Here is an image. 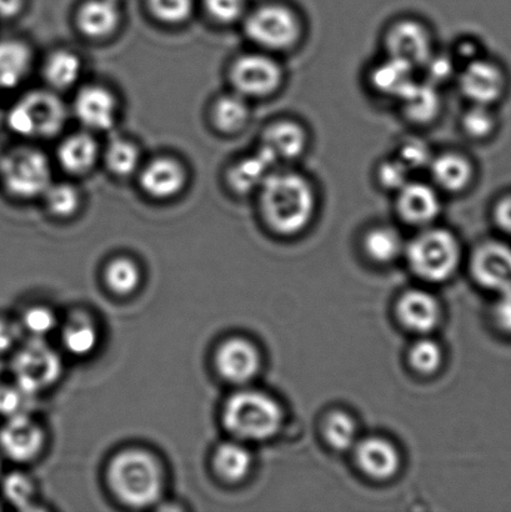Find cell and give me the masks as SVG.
Instances as JSON below:
<instances>
[{
	"label": "cell",
	"mask_w": 511,
	"mask_h": 512,
	"mask_svg": "<svg viewBox=\"0 0 511 512\" xmlns=\"http://www.w3.org/2000/svg\"><path fill=\"white\" fill-rule=\"evenodd\" d=\"M255 195L264 224L282 237L303 233L317 214V188L299 170L275 168Z\"/></svg>",
	"instance_id": "1"
},
{
	"label": "cell",
	"mask_w": 511,
	"mask_h": 512,
	"mask_svg": "<svg viewBox=\"0 0 511 512\" xmlns=\"http://www.w3.org/2000/svg\"><path fill=\"white\" fill-rule=\"evenodd\" d=\"M108 483L119 501L134 509L157 504L164 491V471L157 456L143 449L120 451L110 461Z\"/></svg>",
	"instance_id": "2"
},
{
	"label": "cell",
	"mask_w": 511,
	"mask_h": 512,
	"mask_svg": "<svg viewBox=\"0 0 511 512\" xmlns=\"http://www.w3.org/2000/svg\"><path fill=\"white\" fill-rule=\"evenodd\" d=\"M68 119L69 109L59 93L49 88L32 89L10 107L7 125L18 137L40 142L59 137Z\"/></svg>",
	"instance_id": "3"
},
{
	"label": "cell",
	"mask_w": 511,
	"mask_h": 512,
	"mask_svg": "<svg viewBox=\"0 0 511 512\" xmlns=\"http://www.w3.org/2000/svg\"><path fill=\"white\" fill-rule=\"evenodd\" d=\"M283 408L263 391L242 390L230 396L223 409V424L240 441L273 438L282 428Z\"/></svg>",
	"instance_id": "4"
},
{
	"label": "cell",
	"mask_w": 511,
	"mask_h": 512,
	"mask_svg": "<svg viewBox=\"0 0 511 512\" xmlns=\"http://www.w3.org/2000/svg\"><path fill=\"white\" fill-rule=\"evenodd\" d=\"M242 25L245 37L255 49L274 55L292 52L302 42L305 32L297 10L277 2L248 10Z\"/></svg>",
	"instance_id": "5"
},
{
	"label": "cell",
	"mask_w": 511,
	"mask_h": 512,
	"mask_svg": "<svg viewBox=\"0 0 511 512\" xmlns=\"http://www.w3.org/2000/svg\"><path fill=\"white\" fill-rule=\"evenodd\" d=\"M53 182V165L43 150L20 145L0 155V184L10 197L22 202L40 199Z\"/></svg>",
	"instance_id": "6"
},
{
	"label": "cell",
	"mask_w": 511,
	"mask_h": 512,
	"mask_svg": "<svg viewBox=\"0 0 511 512\" xmlns=\"http://www.w3.org/2000/svg\"><path fill=\"white\" fill-rule=\"evenodd\" d=\"M412 269L425 280L444 281L457 271L462 248L452 230L442 227L420 229L405 248Z\"/></svg>",
	"instance_id": "7"
},
{
	"label": "cell",
	"mask_w": 511,
	"mask_h": 512,
	"mask_svg": "<svg viewBox=\"0 0 511 512\" xmlns=\"http://www.w3.org/2000/svg\"><path fill=\"white\" fill-rule=\"evenodd\" d=\"M228 80L233 92L252 102L277 94L284 85L285 70L277 55L255 49L230 62Z\"/></svg>",
	"instance_id": "8"
},
{
	"label": "cell",
	"mask_w": 511,
	"mask_h": 512,
	"mask_svg": "<svg viewBox=\"0 0 511 512\" xmlns=\"http://www.w3.org/2000/svg\"><path fill=\"white\" fill-rule=\"evenodd\" d=\"M12 370L15 385L32 396L57 383L62 375V360L44 339L32 338L15 354Z\"/></svg>",
	"instance_id": "9"
},
{
	"label": "cell",
	"mask_w": 511,
	"mask_h": 512,
	"mask_svg": "<svg viewBox=\"0 0 511 512\" xmlns=\"http://www.w3.org/2000/svg\"><path fill=\"white\" fill-rule=\"evenodd\" d=\"M383 49L387 57L402 60L419 72L437 47L428 24L415 18H400L384 30Z\"/></svg>",
	"instance_id": "10"
},
{
	"label": "cell",
	"mask_w": 511,
	"mask_h": 512,
	"mask_svg": "<svg viewBox=\"0 0 511 512\" xmlns=\"http://www.w3.org/2000/svg\"><path fill=\"white\" fill-rule=\"evenodd\" d=\"M72 113L82 129L93 134L110 133L119 122L120 100L107 85L84 84L74 95Z\"/></svg>",
	"instance_id": "11"
},
{
	"label": "cell",
	"mask_w": 511,
	"mask_h": 512,
	"mask_svg": "<svg viewBox=\"0 0 511 512\" xmlns=\"http://www.w3.org/2000/svg\"><path fill=\"white\" fill-rule=\"evenodd\" d=\"M135 179L145 197L163 203L180 197L187 189L190 177L183 160L162 154L144 160Z\"/></svg>",
	"instance_id": "12"
},
{
	"label": "cell",
	"mask_w": 511,
	"mask_h": 512,
	"mask_svg": "<svg viewBox=\"0 0 511 512\" xmlns=\"http://www.w3.org/2000/svg\"><path fill=\"white\" fill-rule=\"evenodd\" d=\"M459 92L470 104L493 105L502 99L507 79L500 65L479 57L460 67L457 79Z\"/></svg>",
	"instance_id": "13"
},
{
	"label": "cell",
	"mask_w": 511,
	"mask_h": 512,
	"mask_svg": "<svg viewBox=\"0 0 511 512\" xmlns=\"http://www.w3.org/2000/svg\"><path fill=\"white\" fill-rule=\"evenodd\" d=\"M442 195L432 183L412 178L394 194L395 210L404 224L427 228L434 225L443 212Z\"/></svg>",
	"instance_id": "14"
},
{
	"label": "cell",
	"mask_w": 511,
	"mask_h": 512,
	"mask_svg": "<svg viewBox=\"0 0 511 512\" xmlns=\"http://www.w3.org/2000/svg\"><path fill=\"white\" fill-rule=\"evenodd\" d=\"M309 132L302 122L280 118L270 122L260 135L258 148L262 149L278 167H287L307 153Z\"/></svg>",
	"instance_id": "15"
},
{
	"label": "cell",
	"mask_w": 511,
	"mask_h": 512,
	"mask_svg": "<svg viewBox=\"0 0 511 512\" xmlns=\"http://www.w3.org/2000/svg\"><path fill=\"white\" fill-rule=\"evenodd\" d=\"M80 35L92 42H105L122 28L124 13L119 0H83L74 14Z\"/></svg>",
	"instance_id": "16"
},
{
	"label": "cell",
	"mask_w": 511,
	"mask_h": 512,
	"mask_svg": "<svg viewBox=\"0 0 511 512\" xmlns=\"http://www.w3.org/2000/svg\"><path fill=\"white\" fill-rule=\"evenodd\" d=\"M102 145L97 134L80 128L77 132L64 135L55 150V162L60 169L72 177H84L100 164Z\"/></svg>",
	"instance_id": "17"
},
{
	"label": "cell",
	"mask_w": 511,
	"mask_h": 512,
	"mask_svg": "<svg viewBox=\"0 0 511 512\" xmlns=\"http://www.w3.org/2000/svg\"><path fill=\"white\" fill-rule=\"evenodd\" d=\"M44 431L27 413L7 419L0 429V449L9 459L28 463L42 453Z\"/></svg>",
	"instance_id": "18"
},
{
	"label": "cell",
	"mask_w": 511,
	"mask_h": 512,
	"mask_svg": "<svg viewBox=\"0 0 511 512\" xmlns=\"http://www.w3.org/2000/svg\"><path fill=\"white\" fill-rule=\"evenodd\" d=\"M215 365L223 379L242 385L258 375L262 358L257 346L249 340L233 338L219 346Z\"/></svg>",
	"instance_id": "19"
},
{
	"label": "cell",
	"mask_w": 511,
	"mask_h": 512,
	"mask_svg": "<svg viewBox=\"0 0 511 512\" xmlns=\"http://www.w3.org/2000/svg\"><path fill=\"white\" fill-rule=\"evenodd\" d=\"M427 170L430 183L442 194H463L472 187L475 178L472 160L455 150L434 154Z\"/></svg>",
	"instance_id": "20"
},
{
	"label": "cell",
	"mask_w": 511,
	"mask_h": 512,
	"mask_svg": "<svg viewBox=\"0 0 511 512\" xmlns=\"http://www.w3.org/2000/svg\"><path fill=\"white\" fill-rule=\"evenodd\" d=\"M275 168L278 165L262 149L257 148L229 164L225 170V184L230 192L239 197L257 194Z\"/></svg>",
	"instance_id": "21"
},
{
	"label": "cell",
	"mask_w": 511,
	"mask_h": 512,
	"mask_svg": "<svg viewBox=\"0 0 511 512\" xmlns=\"http://www.w3.org/2000/svg\"><path fill=\"white\" fill-rule=\"evenodd\" d=\"M418 70L407 63L384 55L370 68L367 80L370 90L384 99L397 103L417 82Z\"/></svg>",
	"instance_id": "22"
},
{
	"label": "cell",
	"mask_w": 511,
	"mask_h": 512,
	"mask_svg": "<svg viewBox=\"0 0 511 512\" xmlns=\"http://www.w3.org/2000/svg\"><path fill=\"white\" fill-rule=\"evenodd\" d=\"M473 271L487 288L499 293L511 290V248L497 242L480 245L474 254Z\"/></svg>",
	"instance_id": "23"
},
{
	"label": "cell",
	"mask_w": 511,
	"mask_h": 512,
	"mask_svg": "<svg viewBox=\"0 0 511 512\" xmlns=\"http://www.w3.org/2000/svg\"><path fill=\"white\" fill-rule=\"evenodd\" d=\"M403 118L415 127H427L437 122L443 112L440 88L424 79H417L397 102Z\"/></svg>",
	"instance_id": "24"
},
{
	"label": "cell",
	"mask_w": 511,
	"mask_h": 512,
	"mask_svg": "<svg viewBox=\"0 0 511 512\" xmlns=\"http://www.w3.org/2000/svg\"><path fill=\"white\" fill-rule=\"evenodd\" d=\"M32 45L18 38L0 39V92L20 87L34 68Z\"/></svg>",
	"instance_id": "25"
},
{
	"label": "cell",
	"mask_w": 511,
	"mask_h": 512,
	"mask_svg": "<svg viewBox=\"0 0 511 512\" xmlns=\"http://www.w3.org/2000/svg\"><path fill=\"white\" fill-rule=\"evenodd\" d=\"M84 72L82 57L69 48L53 49L42 62V77L45 85L57 93L78 88Z\"/></svg>",
	"instance_id": "26"
},
{
	"label": "cell",
	"mask_w": 511,
	"mask_h": 512,
	"mask_svg": "<svg viewBox=\"0 0 511 512\" xmlns=\"http://www.w3.org/2000/svg\"><path fill=\"white\" fill-rule=\"evenodd\" d=\"M355 456L359 468L370 478L377 480L393 478L398 473L402 461L397 446L379 436L360 441Z\"/></svg>",
	"instance_id": "27"
},
{
	"label": "cell",
	"mask_w": 511,
	"mask_h": 512,
	"mask_svg": "<svg viewBox=\"0 0 511 512\" xmlns=\"http://www.w3.org/2000/svg\"><path fill=\"white\" fill-rule=\"evenodd\" d=\"M208 115L215 132L230 137L247 129L252 118V109L248 99L230 90L229 93L218 95L210 103Z\"/></svg>",
	"instance_id": "28"
},
{
	"label": "cell",
	"mask_w": 511,
	"mask_h": 512,
	"mask_svg": "<svg viewBox=\"0 0 511 512\" xmlns=\"http://www.w3.org/2000/svg\"><path fill=\"white\" fill-rule=\"evenodd\" d=\"M398 316L409 330L424 334L437 328L442 309L439 301L428 291L410 290L399 300Z\"/></svg>",
	"instance_id": "29"
},
{
	"label": "cell",
	"mask_w": 511,
	"mask_h": 512,
	"mask_svg": "<svg viewBox=\"0 0 511 512\" xmlns=\"http://www.w3.org/2000/svg\"><path fill=\"white\" fill-rule=\"evenodd\" d=\"M142 148L135 140L124 135H115L102 147L100 163L117 179L137 177L144 163Z\"/></svg>",
	"instance_id": "30"
},
{
	"label": "cell",
	"mask_w": 511,
	"mask_h": 512,
	"mask_svg": "<svg viewBox=\"0 0 511 512\" xmlns=\"http://www.w3.org/2000/svg\"><path fill=\"white\" fill-rule=\"evenodd\" d=\"M213 465L220 478L235 484L249 475L253 468V456L243 444L225 443L215 451Z\"/></svg>",
	"instance_id": "31"
},
{
	"label": "cell",
	"mask_w": 511,
	"mask_h": 512,
	"mask_svg": "<svg viewBox=\"0 0 511 512\" xmlns=\"http://www.w3.org/2000/svg\"><path fill=\"white\" fill-rule=\"evenodd\" d=\"M42 202L47 212L57 219L75 217L83 207L82 190L72 182H54L43 194Z\"/></svg>",
	"instance_id": "32"
},
{
	"label": "cell",
	"mask_w": 511,
	"mask_h": 512,
	"mask_svg": "<svg viewBox=\"0 0 511 512\" xmlns=\"http://www.w3.org/2000/svg\"><path fill=\"white\" fill-rule=\"evenodd\" d=\"M365 253L377 263H390L402 254L404 243L402 235L390 225H375L364 235Z\"/></svg>",
	"instance_id": "33"
},
{
	"label": "cell",
	"mask_w": 511,
	"mask_h": 512,
	"mask_svg": "<svg viewBox=\"0 0 511 512\" xmlns=\"http://www.w3.org/2000/svg\"><path fill=\"white\" fill-rule=\"evenodd\" d=\"M63 344L68 353L75 356L92 354L97 348L99 333L97 326L87 315H74L63 329Z\"/></svg>",
	"instance_id": "34"
},
{
	"label": "cell",
	"mask_w": 511,
	"mask_h": 512,
	"mask_svg": "<svg viewBox=\"0 0 511 512\" xmlns=\"http://www.w3.org/2000/svg\"><path fill=\"white\" fill-rule=\"evenodd\" d=\"M105 281L113 293L129 295L139 288L142 273L134 260L122 256L110 261L105 269Z\"/></svg>",
	"instance_id": "35"
},
{
	"label": "cell",
	"mask_w": 511,
	"mask_h": 512,
	"mask_svg": "<svg viewBox=\"0 0 511 512\" xmlns=\"http://www.w3.org/2000/svg\"><path fill=\"white\" fill-rule=\"evenodd\" d=\"M324 436L333 449L349 450L357 445V424L345 411H333L324 421Z\"/></svg>",
	"instance_id": "36"
},
{
	"label": "cell",
	"mask_w": 511,
	"mask_h": 512,
	"mask_svg": "<svg viewBox=\"0 0 511 512\" xmlns=\"http://www.w3.org/2000/svg\"><path fill=\"white\" fill-rule=\"evenodd\" d=\"M150 17L167 27H179L194 13L195 0H145Z\"/></svg>",
	"instance_id": "37"
},
{
	"label": "cell",
	"mask_w": 511,
	"mask_h": 512,
	"mask_svg": "<svg viewBox=\"0 0 511 512\" xmlns=\"http://www.w3.org/2000/svg\"><path fill=\"white\" fill-rule=\"evenodd\" d=\"M462 132L473 140L490 137L497 128V115L489 105L470 104L460 120Z\"/></svg>",
	"instance_id": "38"
},
{
	"label": "cell",
	"mask_w": 511,
	"mask_h": 512,
	"mask_svg": "<svg viewBox=\"0 0 511 512\" xmlns=\"http://www.w3.org/2000/svg\"><path fill=\"white\" fill-rule=\"evenodd\" d=\"M459 68V64L450 50L439 52L438 49H435L432 57L420 68L419 72L423 73L424 80L440 88L457 79Z\"/></svg>",
	"instance_id": "39"
},
{
	"label": "cell",
	"mask_w": 511,
	"mask_h": 512,
	"mask_svg": "<svg viewBox=\"0 0 511 512\" xmlns=\"http://www.w3.org/2000/svg\"><path fill=\"white\" fill-rule=\"evenodd\" d=\"M434 154L432 147L425 140L418 137H409L398 144L394 155L410 172L415 173L422 169H428Z\"/></svg>",
	"instance_id": "40"
},
{
	"label": "cell",
	"mask_w": 511,
	"mask_h": 512,
	"mask_svg": "<svg viewBox=\"0 0 511 512\" xmlns=\"http://www.w3.org/2000/svg\"><path fill=\"white\" fill-rule=\"evenodd\" d=\"M413 173L393 155L380 160L375 169V180L384 192L397 193L412 179Z\"/></svg>",
	"instance_id": "41"
},
{
	"label": "cell",
	"mask_w": 511,
	"mask_h": 512,
	"mask_svg": "<svg viewBox=\"0 0 511 512\" xmlns=\"http://www.w3.org/2000/svg\"><path fill=\"white\" fill-rule=\"evenodd\" d=\"M203 8L213 23L224 27L242 23L249 10L247 0H203Z\"/></svg>",
	"instance_id": "42"
},
{
	"label": "cell",
	"mask_w": 511,
	"mask_h": 512,
	"mask_svg": "<svg viewBox=\"0 0 511 512\" xmlns=\"http://www.w3.org/2000/svg\"><path fill=\"white\" fill-rule=\"evenodd\" d=\"M409 360L419 373L433 374L443 363V350L437 341L422 339L410 349Z\"/></svg>",
	"instance_id": "43"
},
{
	"label": "cell",
	"mask_w": 511,
	"mask_h": 512,
	"mask_svg": "<svg viewBox=\"0 0 511 512\" xmlns=\"http://www.w3.org/2000/svg\"><path fill=\"white\" fill-rule=\"evenodd\" d=\"M3 490L5 498L18 509L27 510L34 504V485L27 475L10 474L4 480Z\"/></svg>",
	"instance_id": "44"
},
{
	"label": "cell",
	"mask_w": 511,
	"mask_h": 512,
	"mask_svg": "<svg viewBox=\"0 0 511 512\" xmlns=\"http://www.w3.org/2000/svg\"><path fill=\"white\" fill-rule=\"evenodd\" d=\"M57 325V316L52 310L44 308V306H34V308L27 310V313L23 316V328L33 338L44 339V336L52 333Z\"/></svg>",
	"instance_id": "45"
},
{
	"label": "cell",
	"mask_w": 511,
	"mask_h": 512,
	"mask_svg": "<svg viewBox=\"0 0 511 512\" xmlns=\"http://www.w3.org/2000/svg\"><path fill=\"white\" fill-rule=\"evenodd\" d=\"M29 396L17 385L0 386V416L9 419L12 416L25 413V403Z\"/></svg>",
	"instance_id": "46"
},
{
	"label": "cell",
	"mask_w": 511,
	"mask_h": 512,
	"mask_svg": "<svg viewBox=\"0 0 511 512\" xmlns=\"http://www.w3.org/2000/svg\"><path fill=\"white\" fill-rule=\"evenodd\" d=\"M450 53L453 54L455 60H457L459 67L472 62V60L482 57L479 52V45L474 42L473 39H460L459 42L455 43L452 49H449ZM460 69V68H459Z\"/></svg>",
	"instance_id": "47"
},
{
	"label": "cell",
	"mask_w": 511,
	"mask_h": 512,
	"mask_svg": "<svg viewBox=\"0 0 511 512\" xmlns=\"http://www.w3.org/2000/svg\"><path fill=\"white\" fill-rule=\"evenodd\" d=\"M20 329L13 321L0 318V354L8 353L18 343Z\"/></svg>",
	"instance_id": "48"
},
{
	"label": "cell",
	"mask_w": 511,
	"mask_h": 512,
	"mask_svg": "<svg viewBox=\"0 0 511 512\" xmlns=\"http://www.w3.org/2000/svg\"><path fill=\"white\" fill-rule=\"evenodd\" d=\"M493 217L498 228L511 237V195L495 204Z\"/></svg>",
	"instance_id": "49"
},
{
	"label": "cell",
	"mask_w": 511,
	"mask_h": 512,
	"mask_svg": "<svg viewBox=\"0 0 511 512\" xmlns=\"http://www.w3.org/2000/svg\"><path fill=\"white\" fill-rule=\"evenodd\" d=\"M27 7V0H0V19L13 20L18 18Z\"/></svg>",
	"instance_id": "50"
},
{
	"label": "cell",
	"mask_w": 511,
	"mask_h": 512,
	"mask_svg": "<svg viewBox=\"0 0 511 512\" xmlns=\"http://www.w3.org/2000/svg\"><path fill=\"white\" fill-rule=\"evenodd\" d=\"M0 470H2V463H0Z\"/></svg>",
	"instance_id": "51"
}]
</instances>
